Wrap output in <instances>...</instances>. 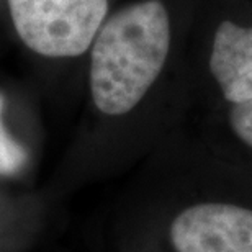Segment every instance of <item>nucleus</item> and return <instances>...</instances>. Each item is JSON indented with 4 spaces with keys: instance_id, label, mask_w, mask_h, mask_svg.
<instances>
[{
    "instance_id": "nucleus-1",
    "label": "nucleus",
    "mask_w": 252,
    "mask_h": 252,
    "mask_svg": "<svg viewBox=\"0 0 252 252\" xmlns=\"http://www.w3.org/2000/svg\"><path fill=\"white\" fill-rule=\"evenodd\" d=\"M170 48V20L159 0H143L113 13L94 39L90 92L100 112L122 117L159 77Z\"/></svg>"
},
{
    "instance_id": "nucleus-2",
    "label": "nucleus",
    "mask_w": 252,
    "mask_h": 252,
    "mask_svg": "<svg viewBox=\"0 0 252 252\" xmlns=\"http://www.w3.org/2000/svg\"><path fill=\"white\" fill-rule=\"evenodd\" d=\"M143 252H252V198H170L146 224Z\"/></svg>"
},
{
    "instance_id": "nucleus-3",
    "label": "nucleus",
    "mask_w": 252,
    "mask_h": 252,
    "mask_svg": "<svg viewBox=\"0 0 252 252\" xmlns=\"http://www.w3.org/2000/svg\"><path fill=\"white\" fill-rule=\"evenodd\" d=\"M15 30L32 51L74 58L94 43L108 0H8Z\"/></svg>"
},
{
    "instance_id": "nucleus-4",
    "label": "nucleus",
    "mask_w": 252,
    "mask_h": 252,
    "mask_svg": "<svg viewBox=\"0 0 252 252\" xmlns=\"http://www.w3.org/2000/svg\"><path fill=\"white\" fill-rule=\"evenodd\" d=\"M210 69L226 102L252 98V28L223 22L213 39Z\"/></svg>"
},
{
    "instance_id": "nucleus-5",
    "label": "nucleus",
    "mask_w": 252,
    "mask_h": 252,
    "mask_svg": "<svg viewBox=\"0 0 252 252\" xmlns=\"http://www.w3.org/2000/svg\"><path fill=\"white\" fill-rule=\"evenodd\" d=\"M3 105V97L0 94V175H15L25 167L28 154L23 146L5 129L2 123Z\"/></svg>"
},
{
    "instance_id": "nucleus-6",
    "label": "nucleus",
    "mask_w": 252,
    "mask_h": 252,
    "mask_svg": "<svg viewBox=\"0 0 252 252\" xmlns=\"http://www.w3.org/2000/svg\"><path fill=\"white\" fill-rule=\"evenodd\" d=\"M228 126L236 141L252 153V98L233 103L228 112Z\"/></svg>"
}]
</instances>
